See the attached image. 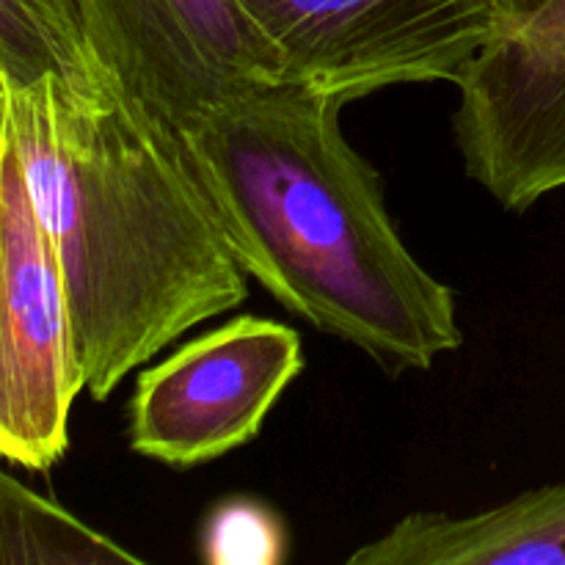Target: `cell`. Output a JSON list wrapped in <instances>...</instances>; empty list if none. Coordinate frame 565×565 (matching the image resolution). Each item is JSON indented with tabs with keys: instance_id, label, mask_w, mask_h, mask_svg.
<instances>
[{
	"instance_id": "6da1fadb",
	"label": "cell",
	"mask_w": 565,
	"mask_h": 565,
	"mask_svg": "<svg viewBox=\"0 0 565 565\" xmlns=\"http://www.w3.org/2000/svg\"><path fill=\"white\" fill-rule=\"evenodd\" d=\"M342 108L303 83L248 81L177 141L248 279L386 373L430 370L463 342L456 292L403 243Z\"/></svg>"
},
{
	"instance_id": "7a4b0ae2",
	"label": "cell",
	"mask_w": 565,
	"mask_h": 565,
	"mask_svg": "<svg viewBox=\"0 0 565 565\" xmlns=\"http://www.w3.org/2000/svg\"><path fill=\"white\" fill-rule=\"evenodd\" d=\"M11 147L53 246L83 381L103 403L193 326L248 298L180 141L119 88H9Z\"/></svg>"
},
{
	"instance_id": "3957f363",
	"label": "cell",
	"mask_w": 565,
	"mask_h": 565,
	"mask_svg": "<svg viewBox=\"0 0 565 565\" xmlns=\"http://www.w3.org/2000/svg\"><path fill=\"white\" fill-rule=\"evenodd\" d=\"M285 81L353 103L450 81L508 20L502 0H237Z\"/></svg>"
},
{
	"instance_id": "277c9868",
	"label": "cell",
	"mask_w": 565,
	"mask_h": 565,
	"mask_svg": "<svg viewBox=\"0 0 565 565\" xmlns=\"http://www.w3.org/2000/svg\"><path fill=\"white\" fill-rule=\"evenodd\" d=\"M86 392L53 246L33 213L9 127L0 143V458L50 469Z\"/></svg>"
},
{
	"instance_id": "5b68a950",
	"label": "cell",
	"mask_w": 565,
	"mask_h": 565,
	"mask_svg": "<svg viewBox=\"0 0 565 565\" xmlns=\"http://www.w3.org/2000/svg\"><path fill=\"white\" fill-rule=\"evenodd\" d=\"M292 326L241 315L143 364L130 397L132 452L174 469L202 467L259 436L287 386L301 375Z\"/></svg>"
},
{
	"instance_id": "8992f818",
	"label": "cell",
	"mask_w": 565,
	"mask_h": 565,
	"mask_svg": "<svg viewBox=\"0 0 565 565\" xmlns=\"http://www.w3.org/2000/svg\"><path fill=\"white\" fill-rule=\"evenodd\" d=\"M83 36L121 94L180 132L281 61L237 0H75Z\"/></svg>"
},
{
	"instance_id": "52a82bcc",
	"label": "cell",
	"mask_w": 565,
	"mask_h": 565,
	"mask_svg": "<svg viewBox=\"0 0 565 565\" xmlns=\"http://www.w3.org/2000/svg\"><path fill=\"white\" fill-rule=\"evenodd\" d=\"M351 565H565V483L527 491L486 511L408 513Z\"/></svg>"
},
{
	"instance_id": "ba28073f",
	"label": "cell",
	"mask_w": 565,
	"mask_h": 565,
	"mask_svg": "<svg viewBox=\"0 0 565 565\" xmlns=\"http://www.w3.org/2000/svg\"><path fill=\"white\" fill-rule=\"evenodd\" d=\"M0 72L9 88L50 75L81 97L116 88L83 36L75 0H0Z\"/></svg>"
},
{
	"instance_id": "9c48e42d",
	"label": "cell",
	"mask_w": 565,
	"mask_h": 565,
	"mask_svg": "<svg viewBox=\"0 0 565 565\" xmlns=\"http://www.w3.org/2000/svg\"><path fill=\"white\" fill-rule=\"evenodd\" d=\"M141 565V555L0 469V565Z\"/></svg>"
},
{
	"instance_id": "30bf717a",
	"label": "cell",
	"mask_w": 565,
	"mask_h": 565,
	"mask_svg": "<svg viewBox=\"0 0 565 565\" xmlns=\"http://www.w3.org/2000/svg\"><path fill=\"white\" fill-rule=\"evenodd\" d=\"M202 557L213 565H276L287 557L285 524L263 502L232 497L207 516Z\"/></svg>"
},
{
	"instance_id": "8fae6325",
	"label": "cell",
	"mask_w": 565,
	"mask_h": 565,
	"mask_svg": "<svg viewBox=\"0 0 565 565\" xmlns=\"http://www.w3.org/2000/svg\"><path fill=\"white\" fill-rule=\"evenodd\" d=\"M544 3H550V0H502V6H505L508 11V20H516V17L530 14V11L541 9Z\"/></svg>"
},
{
	"instance_id": "7c38bea8",
	"label": "cell",
	"mask_w": 565,
	"mask_h": 565,
	"mask_svg": "<svg viewBox=\"0 0 565 565\" xmlns=\"http://www.w3.org/2000/svg\"><path fill=\"white\" fill-rule=\"evenodd\" d=\"M6 110H9V83H6L3 72H0V143H3L6 132Z\"/></svg>"
}]
</instances>
